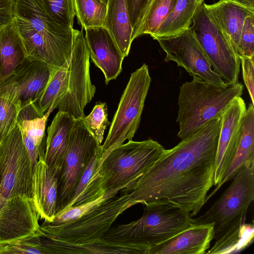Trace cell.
Here are the masks:
<instances>
[{
  "label": "cell",
  "instance_id": "obj_22",
  "mask_svg": "<svg viewBox=\"0 0 254 254\" xmlns=\"http://www.w3.org/2000/svg\"><path fill=\"white\" fill-rule=\"evenodd\" d=\"M75 119L67 113L58 111L48 127L44 159L49 167L61 172Z\"/></svg>",
  "mask_w": 254,
  "mask_h": 254
},
{
  "label": "cell",
  "instance_id": "obj_33",
  "mask_svg": "<svg viewBox=\"0 0 254 254\" xmlns=\"http://www.w3.org/2000/svg\"><path fill=\"white\" fill-rule=\"evenodd\" d=\"M82 119L87 127L101 144L105 130L107 126L111 124L108 120L106 102H97L91 113Z\"/></svg>",
  "mask_w": 254,
  "mask_h": 254
},
{
  "label": "cell",
  "instance_id": "obj_28",
  "mask_svg": "<svg viewBox=\"0 0 254 254\" xmlns=\"http://www.w3.org/2000/svg\"><path fill=\"white\" fill-rule=\"evenodd\" d=\"M196 0H178L175 6L153 36L157 37L171 36L189 29L198 7L202 3Z\"/></svg>",
  "mask_w": 254,
  "mask_h": 254
},
{
  "label": "cell",
  "instance_id": "obj_41",
  "mask_svg": "<svg viewBox=\"0 0 254 254\" xmlns=\"http://www.w3.org/2000/svg\"><path fill=\"white\" fill-rule=\"evenodd\" d=\"M243 3L250 6L254 7V0H240Z\"/></svg>",
  "mask_w": 254,
  "mask_h": 254
},
{
  "label": "cell",
  "instance_id": "obj_1",
  "mask_svg": "<svg viewBox=\"0 0 254 254\" xmlns=\"http://www.w3.org/2000/svg\"><path fill=\"white\" fill-rule=\"evenodd\" d=\"M221 116L214 118L160 157L132 186L120 190L132 205H165L195 216L214 186Z\"/></svg>",
  "mask_w": 254,
  "mask_h": 254
},
{
  "label": "cell",
  "instance_id": "obj_35",
  "mask_svg": "<svg viewBox=\"0 0 254 254\" xmlns=\"http://www.w3.org/2000/svg\"><path fill=\"white\" fill-rule=\"evenodd\" d=\"M40 237H34L6 244H0V254H44Z\"/></svg>",
  "mask_w": 254,
  "mask_h": 254
},
{
  "label": "cell",
  "instance_id": "obj_12",
  "mask_svg": "<svg viewBox=\"0 0 254 254\" xmlns=\"http://www.w3.org/2000/svg\"><path fill=\"white\" fill-rule=\"evenodd\" d=\"M101 145L83 119H76L59 179L56 215L68 203L90 160Z\"/></svg>",
  "mask_w": 254,
  "mask_h": 254
},
{
  "label": "cell",
  "instance_id": "obj_8",
  "mask_svg": "<svg viewBox=\"0 0 254 254\" xmlns=\"http://www.w3.org/2000/svg\"><path fill=\"white\" fill-rule=\"evenodd\" d=\"M254 198V165L243 167L222 195L193 225L213 224V239L217 241L245 223L248 208Z\"/></svg>",
  "mask_w": 254,
  "mask_h": 254
},
{
  "label": "cell",
  "instance_id": "obj_2",
  "mask_svg": "<svg viewBox=\"0 0 254 254\" xmlns=\"http://www.w3.org/2000/svg\"><path fill=\"white\" fill-rule=\"evenodd\" d=\"M82 30L73 28L70 57L55 71L44 90L32 102L43 115L51 108L76 119L83 118L84 108L94 96L96 87L90 78V56Z\"/></svg>",
  "mask_w": 254,
  "mask_h": 254
},
{
  "label": "cell",
  "instance_id": "obj_3",
  "mask_svg": "<svg viewBox=\"0 0 254 254\" xmlns=\"http://www.w3.org/2000/svg\"><path fill=\"white\" fill-rule=\"evenodd\" d=\"M12 22L26 59L60 68L70 57L73 28L57 23L47 12L42 0H15Z\"/></svg>",
  "mask_w": 254,
  "mask_h": 254
},
{
  "label": "cell",
  "instance_id": "obj_40",
  "mask_svg": "<svg viewBox=\"0 0 254 254\" xmlns=\"http://www.w3.org/2000/svg\"><path fill=\"white\" fill-rule=\"evenodd\" d=\"M146 1L147 0H127L133 32L137 27Z\"/></svg>",
  "mask_w": 254,
  "mask_h": 254
},
{
  "label": "cell",
  "instance_id": "obj_13",
  "mask_svg": "<svg viewBox=\"0 0 254 254\" xmlns=\"http://www.w3.org/2000/svg\"><path fill=\"white\" fill-rule=\"evenodd\" d=\"M154 40L166 54L164 61L175 62L190 74L218 88L224 89L228 86L212 68L191 26L176 35Z\"/></svg>",
  "mask_w": 254,
  "mask_h": 254
},
{
  "label": "cell",
  "instance_id": "obj_37",
  "mask_svg": "<svg viewBox=\"0 0 254 254\" xmlns=\"http://www.w3.org/2000/svg\"><path fill=\"white\" fill-rule=\"evenodd\" d=\"M254 57V14L245 19L240 39L239 56Z\"/></svg>",
  "mask_w": 254,
  "mask_h": 254
},
{
  "label": "cell",
  "instance_id": "obj_16",
  "mask_svg": "<svg viewBox=\"0 0 254 254\" xmlns=\"http://www.w3.org/2000/svg\"><path fill=\"white\" fill-rule=\"evenodd\" d=\"M247 111L244 99L235 98L221 115V126L215 157L214 186L221 182L238 147Z\"/></svg>",
  "mask_w": 254,
  "mask_h": 254
},
{
  "label": "cell",
  "instance_id": "obj_18",
  "mask_svg": "<svg viewBox=\"0 0 254 254\" xmlns=\"http://www.w3.org/2000/svg\"><path fill=\"white\" fill-rule=\"evenodd\" d=\"M40 156L33 174V198L40 218L53 222L56 214L58 182L61 172L49 167Z\"/></svg>",
  "mask_w": 254,
  "mask_h": 254
},
{
  "label": "cell",
  "instance_id": "obj_25",
  "mask_svg": "<svg viewBox=\"0 0 254 254\" xmlns=\"http://www.w3.org/2000/svg\"><path fill=\"white\" fill-rule=\"evenodd\" d=\"M103 154L101 145L94 153L70 199L61 212L69 208L96 200L105 193L100 173Z\"/></svg>",
  "mask_w": 254,
  "mask_h": 254
},
{
  "label": "cell",
  "instance_id": "obj_15",
  "mask_svg": "<svg viewBox=\"0 0 254 254\" xmlns=\"http://www.w3.org/2000/svg\"><path fill=\"white\" fill-rule=\"evenodd\" d=\"M33 197L17 195L0 203V244L43 237Z\"/></svg>",
  "mask_w": 254,
  "mask_h": 254
},
{
  "label": "cell",
  "instance_id": "obj_5",
  "mask_svg": "<svg viewBox=\"0 0 254 254\" xmlns=\"http://www.w3.org/2000/svg\"><path fill=\"white\" fill-rule=\"evenodd\" d=\"M144 206L140 218L111 227L102 238L114 243L150 248L193 225L191 215L179 208L165 205Z\"/></svg>",
  "mask_w": 254,
  "mask_h": 254
},
{
  "label": "cell",
  "instance_id": "obj_31",
  "mask_svg": "<svg viewBox=\"0 0 254 254\" xmlns=\"http://www.w3.org/2000/svg\"><path fill=\"white\" fill-rule=\"evenodd\" d=\"M73 3L82 29L104 27L107 4L102 0H73Z\"/></svg>",
  "mask_w": 254,
  "mask_h": 254
},
{
  "label": "cell",
  "instance_id": "obj_19",
  "mask_svg": "<svg viewBox=\"0 0 254 254\" xmlns=\"http://www.w3.org/2000/svg\"><path fill=\"white\" fill-rule=\"evenodd\" d=\"M203 5L229 40L235 52L240 54V39L245 18L254 14V7L240 0H219Z\"/></svg>",
  "mask_w": 254,
  "mask_h": 254
},
{
  "label": "cell",
  "instance_id": "obj_6",
  "mask_svg": "<svg viewBox=\"0 0 254 254\" xmlns=\"http://www.w3.org/2000/svg\"><path fill=\"white\" fill-rule=\"evenodd\" d=\"M164 148L152 139L128 141L114 148L100 166L105 191L133 185L160 157Z\"/></svg>",
  "mask_w": 254,
  "mask_h": 254
},
{
  "label": "cell",
  "instance_id": "obj_10",
  "mask_svg": "<svg viewBox=\"0 0 254 254\" xmlns=\"http://www.w3.org/2000/svg\"><path fill=\"white\" fill-rule=\"evenodd\" d=\"M198 7L191 28L213 70L228 86L238 83L241 61L229 40L205 9Z\"/></svg>",
  "mask_w": 254,
  "mask_h": 254
},
{
  "label": "cell",
  "instance_id": "obj_11",
  "mask_svg": "<svg viewBox=\"0 0 254 254\" xmlns=\"http://www.w3.org/2000/svg\"><path fill=\"white\" fill-rule=\"evenodd\" d=\"M32 180L30 157L17 123L0 140V203L17 195L33 197Z\"/></svg>",
  "mask_w": 254,
  "mask_h": 254
},
{
  "label": "cell",
  "instance_id": "obj_43",
  "mask_svg": "<svg viewBox=\"0 0 254 254\" xmlns=\"http://www.w3.org/2000/svg\"><path fill=\"white\" fill-rule=\"evenodd\" d=\"M196 0L200 1H204V0Z\"/></svg>",
  "mask_w": 254,
  "mask_h": 254
},
{
  "label": "cell",
  "instance_id": "obj_39",
  "mask_svg": "<svg viewBox=\"0 0 254 254\" xmlns=\"http://www.w3.org/2000/svg\"><path fill=\"white\" fill-rule=\"evenodd\" d=\"M15 0H0V32L12 21Z\"/></svg>",
  "mask_w": 254,
  "mask_h": 254
},
{
  "label": "cell",
  "instance_id": "obj_23",
  "mask_svg": "<svg viewBox=\"0 0 254 254\" xmlns=\"http://www.w3.org/2000/svg\"><path fill=\"white\" fill-rule=\"evenodd\" d=\"M254 165V107L249 105L244 116L242 134L234 158L225 173L221 182L207 194L205 203L227 182L232 180L243 167Z\"/></svg>",
  "mask_w": 254,
  "mask_h": 254
},
{
  "label": "cell",
  "instance_id": "obj_26",
  "mask_svg": "<svg viewBox=\"0 0 254 254\" xmlns=\"http://www.w3.org/2000/svg\"><path fill=\"white\" fill-rule=\"evenodd\" d=\"M43 245L48 254H138L140 250L137 245L114 243L102 238L81 244L47 239Z\"/></svg>",
  "mask_w": 254,
  "mask_h": 254
},
{
  "label": "cell",
  "instance_id": "obj_32",
  "mask_svg": "<svg viewBox=\"0 0 254 254\" xmlns=\"http://www.w3.org/2000/svg\"><path fill=\"white\" fill-rule=\"evenodd\" d=\"M48 14L59 24L73 28L75 12L73 0H42Z\"/></svg>",
  "mask_w": 254,
  "mask_h": 254
},
{
  "label": "cell",
  "instance_id": "obj_7",
  "mask_svg": "<svg viewBox=\"0 0 254 254\" xmlns=\"http://www.w3.org/2000/svg\"><path fill=\"white\" fill-rule=\"evenodd\" d=\"M133 206L127 194L108 198L88 212L72 221L60 224L44 222L43 237L70 244H81L101 239L117 218Z\"/></svg>",
  "mask_w": 254,
  "mask_h": 254
},
{
  "label": "cell",
  "instance_id": "obj_29",
  "mask_svg": "<svg viewBox=\"0 0 254 254\" xmlns=\"http://www.w3.org/2000/svg\"><path fill=\"white\" fill-rule=\"evenodd\" d=\"M178 0H147L136 28L133 41L144 34L153 36L172 11Z\"/></svg>",
  "mask_w": 254,
  "mask_h": 254
},
{
  "label": "cell",
  "instance_id": "obj_24",
  "mask_svg": "<svg viewBox=\"0 0 254 254\" xmlns=\"http://www.w3.org/2000/svg\"><path fill=\"white\" fill-rule=\"evenodd\" d=\"M104 27L108 31L124 58L132 42L133 28L127 0H109Z\"/></svg>",
  "mask_w": 254,
  "mask_h": 254
},
{
  "label": "cell",
  "instance_id": "obj_21",
  "mask_svg": "<svg viewBox=\"0 0 254 254\" xmlns=\"http://www.w3.org/2000/svg\"><path fill=\"white\" fill-rule=\"evenodd\" d=\"M53 110L51 108L43 115L31 103L19 110L17 123L31 161L32 174L40 156L44 155V140L46 123Z\"/></svg>",
  "mask_w": 254,
  "mask_h": 254
},
{
  "label": "cell",
  "instance_id": "obj_9",
  "mask_svg": "<svg viewBox=\"0 0 254 254\" xmlns=\"http://www.w3.org/2000/svg\"><path fill=\"white\" fill-rule=\"evenodd\" d=\"M151 81L148 67L145 64L131 74L107 137L102 145V159L126 140H132L140 124Z\"/></svg>",
  "mask_w": 254,
  "mask_h": 254
},
{
  "label": "cell",
  "instance_id": "obj_14",
  "mask_svg": "<svg viewBox=\"0 0 254 254\" xmlns=\"http://www.w3.org/2000/svg\"><path fill=\"white\" fill-rule=\"evenodd\" d=\"M58 68L25 59L0 82V97L12 102L19 110L38 98Z\"/></svg>",
  "mask_w": 254,
  "mask_h": 254
},
{
  "label": "cell",
  "instance_id": "obj_34",
  "mask_svg": "<svg viewBox=\"0 0 254 254\" xmlns=\"http://www.w3.org/2000/svg\"><path fill=\"white\" fill-rule=\"evenodd\" d=\"M121 189H115L108 190L100 197L93 201L69 208L56 215L51 224L56 225L65 223L74 220L85 214L91 210L104 200L114 196L120 191Z\"/></svg>",
  "mask_w": 254,
  "mask_h": 254
},
{
  "label": "cell",
  "instance_id": "obj_27",
  "mask_svg": "<svg viewBox=\"0 0 254 254\" xmlns=\"http://www.w3.org/2000/svg\"><path fill=\"white\" fill-rule=\"evenodd\" d=\"M25 59L21 39L12 21L0 32V82Z\"/></svg>",
  "mask_w": 254,
  "mask_h": 254
},
{
  "label": "cell",
  "instance_id": "obj_42",
  "mask_svg": "<svg viewBox=\"0 0 254 254\" xmlns=\"http://www.w3.org/2000/svg\"><path fill=\"white\" fill-rule=\"evenodd\" d=\"M102 0L104 2H105L106 4H107L109 0Z\"/></svg>",
  "mask_w": 254,
  "mask_h": 254
},
{
  "label": "cell",
  "instance_id": "obj_30",
  "mask_svg": "<svg viewBox=\"0 0 254 254\" xmlns=\"http://www.w3.org/2000/svg\"><path fill=\"white\" fill-rule=\"evenodd\" d=\"M254 227L253 223H244L238 228L224 235L215 241L207 254L239 253L249 246L254 241Z\"/></svg>",
  "mask_w": 254,
  "mask_h": 254
},
{
  "label": "cell",
  "instance_id": "obj_4",
  "mask_svg": "<svg viewBox=\"0 0 254 254\" xmlns=\"http://www.w3.org/2000/svg\"><path fill=\"white\" fill-rule=\"evenodd\" d=\"M243 90L241 83L221 89L193 76L191 81L180 88L178 137L183 139L212 119L221 116L233 101L242 96Z\"/></svg>",
  "mask_w": 254,
  "mask_h": 254
},
{
  "label": "cell",
  "instance_id": "obj_36",
  "mask_svg": "<svg viewBox=\"0 0 254 254\" xmlns=\"http://www.w3.org/2000/svg\"><path fill=\"white\" fill-rule=\"evenodd\" d=\"M18 112L12 102L0 97V140L6 136L17 124Z\"/></svg>",
  "mask_w": 254,
  "mask_h": 254
},
{
  "label": "cell",
  "instance_id": "obj_17",
  "mask_svg": "<svg viewBox=\"0 0 254 254\" xmlns=\"http://www.w3.org/2000/svg\"><path fill=\"white\" fill-rule=\"evenodd\" d=\"M85 30L84 39L90 58L103 72L107 85L121 73L125 58L104 27L87 28Z\"/></svg>",
  "mask_w": 254,
  "mask_h": 254
},
{
  "label": "cell",
  "instance_id": "obj_38",
  "mask_svg": "<svg viewBox=\"0 0 254 254\" xmlns=\"http://www.w3.org/2000/svg\"><path fill=\"white\" fill-rule=\"evenodd\" d=\"M244 83L254 105V57L239 56Z\"/></svg>",
  "mask_w": 254,
  "mask_h": 254
},
{
  "label": "cell",
  "instance_id": "obj_20",
  "mask_svg": "<svg viewBox=\"0 0 254 254\" xmlns=\"http://www.w3.org/2000/svg\"><path fill=\"white\" fill-rule=\"evenodd\" d=\"M213 224L193 225L150 248L149 254H203L213 239Z\"/></svg>",
  "mask_w": 254,
  "mask_h": 254
}]
</instances>
